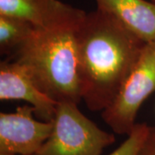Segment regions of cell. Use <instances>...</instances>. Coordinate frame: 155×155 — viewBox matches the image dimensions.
<instances>
[{
  "instance_id": "obj_2",
  "label": "cell",
  "mask_w": 155,
  "mask_h": 155,
  "mask_svg": "<svg viewBox=\"0 0 155 155\" xmlns=\"http://www.w3.org/2000/svg\"><path fill=\"white\" fill-rule=\"evenodd\" d=\"M82 22L35 26L27 41L9 57L19 62L36 86L56 103L82 101L75 43Z\"/></svg>"
},
{
  "instance_id": "obj_8",
  "label": "cell",
  "mask_w": 155,
  "mask_h": 155,
  "mask_svg": "<svg viewBox=\"0 0 155 155\" xmlns=\"http://www.w3.org/2000/svg\"><path fill=\"white\" fill-rule=\"evenodd\" d=\"M97 9L114 17L144 42L155 41V3L146 0H96Z\"/></svg>"
},
{
  "instance_id": "obj_4",
  "label": "cell",
  "mask_w": 155,
  "mask_h": 155,
  "mask_svg": "<svg viewBox=\"0 0 155 155\" xmlns=\"http://www.w3.org/2000/svg\"><path fill=\"white\" fill-rule=\"evenodd\" d=\"M155 92V41L146 43L132 71L102 118L117 134L132 132L141 104Z\"/></svg>"
},
{
  "instance_id": "obj_3",
  "label": "cell",
  "mask_w": 155,
  "mask_h": 155,
  "mask_svg": "<svg viewBox=\"0 0 155 155\" xmlns=\"http://www.w3.org/2000/svg\"><path fill=\"white\" fill-rule=\"evenodd\" d=\"M78 105L57 104L52 133L35 155H101L116 141L113 134L101 129Z\"/></svg>"
},
{
  "instance_id": "obj_5",
  "label": "cell",
  "mask_w": 155,
  "mask_h": 155,
  "mask_svg": "<svg viewBox=\"0 0 155 155\" xmlns=\"http://www.w3.org/2000/svg\"><path fill=\"white\" fill-rule=\"evenodd\" d=\"M30 104L0 113V155H35L52 133L53 121L34 118Z\"/></svg>"
},
{
  "instance_id": "obj_12",
  "label": "cell",
  "mask_w": 155,
  "mask_h": 155,
  "mask_svg": "<svg viewBox=\"0 0 155 155\" xmlns=\"http://www.w3.org/2000/svg\"><path fill=\"white\" fill-rule=\"evenodd\" d=\"M152 2H153V3H155V0H151Z\"/></svg>"
},
{
  "instance_id": "obj_6",
  "label": "cell",
  "mask_w": 155,
  "mask_h": 155,
  "mask_svg": "<svg viewBox=\"0 0 155 155\" xmlns=\"http://www.w3.org/2000/svg\"><path fill=\"white\" fill-rule=\"evenodd\" d=\"M0 100H22L35 108L40 120L53 121L57 104L36 86L27 70L15 60L0 63Z\"/></svg>"
},
{
  "instance_id": "obj_7",
  "label": "cell",
  "mask_w": 155,
  "mask_h": 155,
  "mask_svg": "<svg viewBox=\"0 0 155 155\" xmlns=\"http://www.w3.org/2000/svg\"><path fill=\"white\" fill-rule=\"evenodd\" d=\"M83 12L60 0H0V15L22 18L39 28L72 20Z\"/></svg>"
},
{
  "instance_id": "obj_1",
  "label": "cell",
  "mask_w": 155,
  "mask_h": 155,
  "mask_svg": "<svg viewBox=\"0 0 155 155\" xmlns=\"http://www.w3.org/2000/svg\"><path fill=\"white\" fill-rule=\"evenodd\" d=\"M75 43L82 100L89 110L103 111L132 71L146 42L97 9L86 14Z\"/></svg>"
},
{
  "instance_id": "obj_10",
  "label": "cell",
  "mask_w": 155,
  "mask_h": 155,
  "mask_svg": "<svg viewBox=\"0 0 155 155\" xmlns=\"http://www.w3.org/2000/svg\"><path fill=\"white\" fill-rule=\"evenodd\" d=\"M149 131L150 126L147 124L136 123L125 141L109 155H140Z\"/></svg>"
},
{
  "instance_id": "obj_9",
  "label": "cell",
  "mask_w": 155,
  "mask_h": 155,
  "mask_svg": "<svg viewBox=\"0 0 155 155\" xmlns=\"http://www.w3.org/2000/svg\"><path fill=\"white\" fill-rule=\"evenodd\" d=\"M34 26L26 20L0 15V52L11 57L33 33Z\"/></svg>"
},
{
  "instance_id": "obj_11",
  "label": "cell",
  "mask_w": 155,
  "mask_h": 155,
  "mask_svg": "<svg viewBox=\"0 0 155 155\" xmlns=\"http://www.w3.org/2000/svg\"><path fill=\"white\" fill-rule=\"evenodd\" d=\"M140 155H155V127L150 126L148 136Z\"/></svg>"
}]
</instances>
